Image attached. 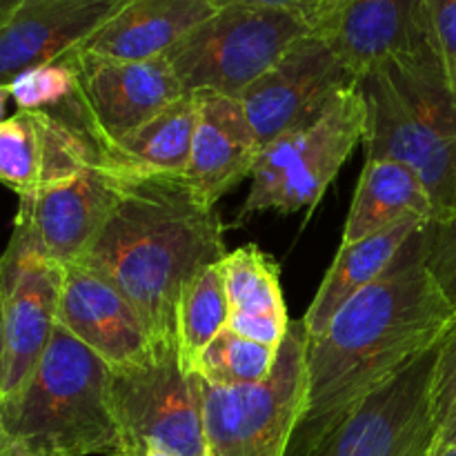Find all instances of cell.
Wrapping results in <instances>:
<instances>
[{"mask_svg": "<svg viewBox=\"0 0 456 456\" xmlns=\"http://www.w3.org/2000/svg\"><path fill=\"white\" fill-rule=\"evenodd\" d=\"M428 225L307 343V386L288 456H307L365 396L435 347L456 310L428 267Z\"/></svg>", "mask_w": 456, "mask_h": 456, "instance_id": "1", "label": "cell"}, {"mask_svg": "<svg viewBox=\"0 0 456 456\" xmlns=\"http://www.w3.org/2000/svg\"><path fill=\"white\" fill-rule=\"evenodd\" d=\"M118 174V203L74 263L123 294L156 347L174 346L178 297L225 258V227L216 205L203 203L185 176Z\"/></svg>", "mask_w": 456, "mask_h": 456, "instance_id": "2", "label": "cell"}, {"mask_svg": "<svg viewBox=\"0 0 456 456\" xmlns=\"http://www.w3.org/2000/svg\"><path fill=\"white\" fill-rule=\"evenodd\" d=\"M110 379V365L56 323L29 381L0 401L4 456H129Z\"/></svg>", "mask_w": 456, "mask_h": 456, "instance_id": "3", "label": "cell"}, {"mask_svg": "<svg viewBox=\"0 0 456 456\" xmlns=\"http://www.w3.org/2000/svg\"><path fill=\"white\" fill-rule=\"evenodd\" d=\"M365 160L408 165L426 185L435 221L456 216V98L435 52L396 58L359 78Z\"/></svg>", "mask_w": 456, "mask_h": 456, "instance_id": "4", "label": "cell"}, {"mask_svg": "<svg viewBox=\"0 0 456 456\" xmlns=\"http://www.w3.org/2000/svg\"><path fill=\"white\" fill-rule=\"evenodd\" d=\"M365 125L368 110L356 80L334 94L319 114L263 147L240 218L270 209L292 214L314 208L363 142Z\"/></svg>", "mask_w": 456, "mask_h": 456, "instance_id": "5", "label": "cell"}, {"mask_svg": "<svg viewBox=\"0 0 456 456\" xmlns=\"http://www.w3.org/2000/svg\"><path fill=\"white\" fill-rule=\"evenodd\" d=\"M312 34L310 25L281 9L218 7L167 52L183 92L240 98L289 47Z\"/></svg>", "mask_w": 456, "mask_h": 456, "instance_id": "6", "label": "cell"}, {"mask_svg": "<svg viewBox=\"0 0 456 456\" xmlns=\"http://www.w3.org/2000/svg\"><path fill=\"white\" fill-rule=\"evenodd\" d=\"M307 343L303 321H292L270 379L243 387L203 381L208 456H288L305 403Z\"/></svg>", "mask_w": 456, "mask_h": 456, "instance_id": "7", "label": "cell"}, {"mask_svg": "<svg viewBox=\"0 0 456 456\" xmlns=\"http://www.w3.org/2000/svg\"><path fill=\"white\" fill-rule=\"evenodd\" d=\"M110 401L129 456L150 445L172 456H208L203 379L178 365L176 347H156L141 365L111 370Z\"/></svg>", "mask_w": 456, "mask_h": 456, "instance_id": "8", "label": "cell"}, {"mask_svg": "<svg viewBox=\"0 0 456 456\" xmlns=\"http://www.w3.org/2000/svg\"><path fill=\"white\" fill-rule=\"evenodd\" d=\"M62 58L76 71V92L69 102L52 114L80 125L98 150L116 145L185 96L165 56L116 61L74 49Z\"/></svg>", "mask_w": 456, "mask_h": 456, "instance_id": "9", "label": "cell"}, {"mask_svg": "<svg viewBox=\"0 0 456 456\" xmlns=\"http://www.w3.org/2000/svg\"><path fill=\"white\" fill-rule=\"evenodd\" d=\"M439 343L365 396L307 456H432Z\"/></svg>", "mask_w": 456, "mask_h": 456, "instance_id": "10", "label": "cell"}, {"mask_svg": "<svg viewBox=\"0 0 456 456\" xmlns=\"http://www.w3.org/2000/svg\"><path fill=\"white\" fill-rule=\"evenodd\" d=\"M4 294V354L0 401L22 390L38 368L58 316L62 265L38 248L29 232L13 223L12 239L0 256Z\"/></svg>", "mask_w": 456, "mask_h": 456, "instance_id": "11", "label": "cell"}, {"mask_svg": "<svg viewBox=\"0 0 456 456\" xmlns=\"http://www.w3.org/2000/svg\"><path fill=\"white\" fill-rule=\"evenodd\" d=\"M356 83L328 40L303 36L239 98L261 150L319 114L330 98Z\"/></svg>", "mask_w": 456, "mask_h": 456, "instance_id": "12", "label": "cell"}, {"mask_svg": "<svg viewBox=\"0 0 456 456\" xmlns=\"http://www.w3.org/2000/svg\"><path fill=\"white\" fill-rule=\"evenodd\" d=\"M120 199V174L102 159L67 181L18 196V225L25 227L52 261H78Z\"/></svg>", "mask_w": 456, "mask_h": 456, "instance_id": "13", "label": "cell"}, {"mask_svg": "<svg viewBox=\"0 0 456 456\" xmlns=\"http://www.w3.org/2000/svg\"><path fill=\"white\" fill-rule=\"evenodd\" d=\"M56 323L111 370L145 363L156 352L145 325L123 294L78 263L62 265Z\"/></svg>", "mask_w": 456, "mask_h": 456, "instance_id": "14", "label": "cell"}, {"mask_svg": "<svg viewBox=\"0 0 456 456\" xmlns=\"http://www.w3.org/2000/svg\"><path fill=\"white\" fill-rule=\"evenodd\" d=\"M101 156L80 125L52 111L18 110L0 123V183L18 196L67 181Z\"/></svg>", "mask_w": 456, "mask_h": 456, "instance_id": "15", "label": "cell"}, {"mask_svg": "<svg viewBox=\"0 0 456 456\" xmlns=\"http://www.w3.org/2000/svg\"><path fill=\"white\" fill-rule=\"evenodd\" d=\"M314 34L356 80L396 58L432 52L423 0H343Z\"/></svg>", "mask_w": 456, "mask_h": 456, "instance_id": "16", "label": "cell"}, {"mask_svg": "<svg viewBox=\"0 0 456 456\" xmlns=\"http://www.w3.org/2000/svg\"><path fill=\"white\" fill-rule=\"evenodd\" d=\"M127 0H25L0 27V85L61 61L87 43Z\"/></svg>", "mask_w": 456, "mask_h": 456, "instance_id": "17", "label": "cell"}, {"mask_svg": "<svg viewBox=\"0 0 456 456\" xmlns=\"http://www.w3.org/2000/svg\"><path fill=\"white\" fill-rule=\"evenodd\" d=\"M196 129L187 183L203 203L216 205L232 187L252 176L261 145L239 98L196 92Z\"/></svg>", "mask_w": 456, "mask_h": 456, "instance_id": "18", "label": "cell"}, {"mask_svg": "<svg viewBox=\"0 0 456 456\" xmlns=\"http://www.w3.org/2000/svg\"><path fill=\"white\" fill-rule=\"evenodd\" d=\"M214 12L209 0H127L78 49L116 61L163 58Z\"/></svg>", "mask_w": 456, "mask_h": 456, "instance_id": "19", "label": "cell"}, {"mask_svg": "<svg viewBox=\"0 0 456 456\" xmlns=\"http://www.w3.org/2000/svg\"><path fill=\"white\" fill-rule=\"evenodd\" d=\"M230 316L227 330L279 350L289 323L281 289V265L254 243L227 252L221 261Z\"/></svg>", "mask_w": 456, "mask_h": 456, "instance_id": "20", "label": "cell"}, {"mask_svg": "<svg viewBox=\"0 0 456 456\" xmlns=\"http://www.w3.org/2000/svg\"><path fill=\"white\" fill-rule=\"evenodd\" d=\"M423 225H428V221H405L356 243H341L328 274L316 289L314 301L303 316L307 337L319 338L330 328L334 316L356 294L381 279L387 267L396 261L401 249L412 239L414 232L421 230Z\"/></svg>", "mask_w": 456, "mask_h": 456, "instance_id": "21", "label": "cell"}, {"mask_svg": "<svg viewBox=\"0 0 456 456\" xmlns=\"http://www.w3.org/2000/svg\"><path fill=\"white\" fill-rule=\"evenodd\" d=\"M405 221H435L419 174L399 160H365L341 243H356Z\"/></svg>", "mask_w": 456, "mask_h": 456, "instance_id": "22", "label": "cell"}, {"mask_svg": "<svg viewBox=\"0 0 456 456\" xmlns=\"http://www.w3.org/2000/svg\"><path fill=\"white\" fill-rule=\"evenodd\" d=\"M196 116L194 94H185L123 141L101 150L102 159L118 172L136 176H185Z\"/></svg>", "mask_w": 456, "mask_h": 456, "instance_id": "23", "label": "cell"}, {"mask_svg": "<svg viewBox=\"0 0 456 456\" xmlns=\"http://www.w3.org/2000/svg\"><path fill=\"white\" fill-rule=\"evenodd\" d=\"M230 303L223 283L221 263L208 267L183 288L176 305V347L183 372L196 374L200 354L227 328Z\"/></svg>", "mask_w": 456, "mask_h": 456, "instance_id": "24", "label": "cell"}, {"mask_svg": "<svg viewBox=\"0 0 456 456\" xmlns=\"http://www.w3.org/2000/svg\"><path fill=\"white\" fill-rule=\"evenodd\" d=\"M279 350L223 330L200 354L196 374L214 387L256 386L274 372Z\"/></svg>", "mask_w": 456, "mask_h": 456, "instance_id": "25", "label": "cell"}, {"mask_svg": "<svg viewBox=\"0 0 456 456\" xmlns=\"http://www.w3.org/2000/svg\"><path fill=\"white\" fill-rule=\"evenodd\" d=\"M18 110L53 111L69 102L76 92V71L67 58L31 67L9 83Z\"/></svg>", "mask_w": 456, "mask_h": 456, "instance_id": "26", "label": "cell"}, {"mask_svg": "<svg viewBox=\"0 0 456 456\" xmlns=\"http://www.w3.org/2000/svg\"><path fill=\"white\" fill-rule=\"evenodd\" d=\"M432 52L456 98V0H423Z\"/></svg>", "mask_w": 456, "mask_h": 456, "instance_id": "27", "label": "cell"}, {"mask_svg": "<svg viewBox=\"0 0 456 456\" xmlns=\"http://www.w3.org/2000/svg\"><path fill=\"white\" fill-rule=\"evenodd\" d=\"M428 267L456 310V216L428 227Z\"/></svg>", "mask_w": 456, "mask_h": 456, "instance_id": "28", "label": "cell"}, {"mask_svg": "<svg viewBox=\"0 0 456 456\" xmlns=\"http://www.w3.org/2000/svg\"><path fill=\"white\" fill-rule=\"evenodd\" d=\"M432 401H435L436 423L441 426L444 419L450 414V410L456 405V319L439 343Z\"/></svg>", "mask_w": 456, "mask_h": 456, "instance_id": "29", "label": "cell"}, {"mask_svg": "<svg viewBox=\"0 0 456 456\" xmlns=\"http://www.w3.org/2000/svg\"><path fill=\"white\" fill-rule=\"evenodd\" d=\"M214 7H230V4H245V7L281 9L298 16L310 25L312 34L332 16L343 0H209Z\"/></svg>", "mask_w": 456, "mask_h": 456, "instance_id": "30", "label": "cell"}, {"mask_svg": "<svg viewBox=\"0 0 456 456\" xmlns=\"http://www.w3.org/2000/svg\"><path fill=\"white\" fill-rule=\"evenodd\" d=\"M456 445V405L450 410L448 417L444 419V423L439 426V432H436V441H435V450L432 454L441 452V450L454 448Z\"/></svg>", "mask_w": 456, "mask_h": 456, "instance_id": "31", "label": "cell"}, {"mask_svg": "<svg viewBox=\"0 0 456 456\" xmlns=\"http://www.w3.org/2000/svg\"><path fill=\"white\" fill-rule=\"evenodd\" d=\"M3 354H4V294L0 281V379H3Z\"/></svg>", "mask_w": 456, "mask_h": 456, "instance_id": "32", "label": "cell"}, {"mask_svg": "<svg viewBox=\"0 0 456 456\" xmlns=\"http://www.w3.org/2000/svg\"><path fill=\"white\" fill-rule=\"evenodd\" d=\"M22 3H25V0H0V27L13 16V12H16Z\"/></svg>", "mask_w": 456, "mask_h": 456, "instance_id": "33", "label": "cell"}, {"mask_svg": "<svg viewBox=\"0 0 456 456\" xmlns=\"http://www.w3.org/2000/svg\"><path fill=\"white\" fill-rule=\"evenodd\" d=\"M9 101H12V92H9V85H0V123L4 120V110H7Z\"/></svg>", "mask_w": 456, "mask_h": 456, "instance_id": "34", "label": "cell"}, {"mask_svg": "<svg viewBox=\"0 0 456 456\" xmlns=\"http://www.w3.org/2000/svg\"><path fill=\"white\" fill-rule=\"evenodd\" d=\"M142 456H172L169 452H165V450H160V448H154V445H150V448L145 450V454Z\"/></svg>", "mask_w": 456, "mask_h": 456, "instance_id": "35", "label": "cell"}, {"mask_svg": "<svg viewBox=\"0 0 456 456\" xmlns=\"http://www.w3.org/2000/svg\"><path fill=\"white\" fill-rule=\"evenodd\" d=\"M432 456H456V445H454V448H448V450H441V452H435Z\"/></svg>", "mask_w": 456, "mask_h": 456, "instance_id": "36", "label": "cell"}, {"mask_svg": "<svg viewBox=\"0 0 456 456\" xmlns=\"http://www.w3.org/2000/svg\"><path fill=\"white\" fill-rule=\"evenodd\" d=\"M0 456H4V445H3V435H0Z\"/></svg>", "mask_w": 456, "mask_h": 456, "instance_id": "37", "label": "cell"}]
</instances>
